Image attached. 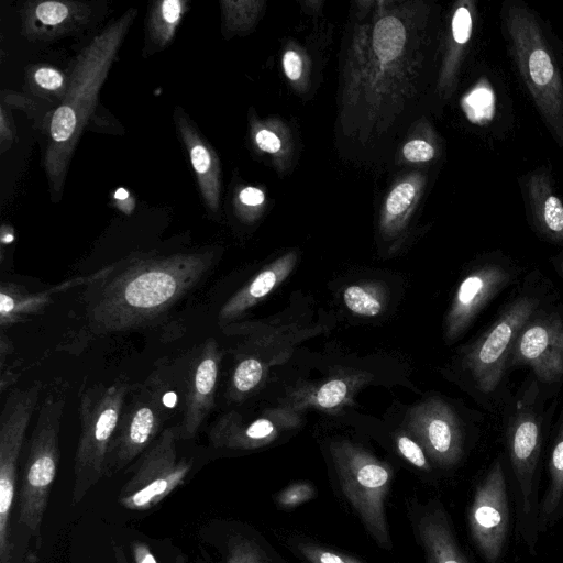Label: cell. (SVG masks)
<instances>
[{
    "mask_svg": "<svg viewBox=\"0 0 563 563\" xmlns=\"http://www.w3.org/2000/svg\"><path fill=\"white\" fill-rule=\"evenodd\" d=\"M211 252L169 255L139 254L124 261L123 269L102 280L89 294L87 316L97 333L141 327L168 310L187 295L209 271Z\"/></svg>",
    "mask_w": 563,
    "mask_h": 563,
    "instance_id": "1",
    "label": "cell"
},
{
    "mask_svg": "<svg viewBox=\"0 0 563 563\" xmlns=\"http://www.w3.org/2000/svg\"><path fill=\"white\" fill-rule=\"evenodd\" d=\"M136 13L135 8L129 9L80 51L68 76L66 96L51 114L43 168L54 202L63 196L76 145L95 113L101 87Z\"/></svg>",
    "mask_w": 563,
    "mask_h": 563,
    "instance_id": "2",
    "label": "cell"
},
{
    "mask_svg": "<svg viewBox=\"0 0 563 563\" xmlns=\"http://www.w3.org/2000/svg\"><path fill=\"white\" fill-rule=\"evenodd\" d=\"M505 27L519 75L553 137L563 145V79L541 24L529 8L510 3Z\"/></svg>",
    "mask_w": 563,
    "mask_h": 563,
    "instance_id": "3",
    "label": "cell"
},
{
    "mask_svg": "<svg viewBox=\"0 0 563 563\" xmlns=\"http://www.w3.org/2000/svg\"><path fill=\"white\" fill-rule=\"evenodd\" d=\"M66 395L49 390L41 400L36 422L27 441L18 495V523L35 540L41 539L42 521L59 462V432Z\"/></svg>",
    "mask_w": 563,
    "mask_h": 563,
    "instance_id": "4",
    "label": "cell"
},
{
    "mask_svg": "<svg viewBox=\"0 0 563 563\" xmlns=\"http://www.w3.org/2000/svg\"><path fill=\"white\" fill-rule=\"evenodd\" d=\"M130 386L124 379L95 384L80 391V433L74 459L71 504L82 500L104 476L107 453L125 406Z\"/></svg>",
    "mask_w": 563,
    "mask_h": 563,
    "instance_id": "5",
    "label": "cell"
},
{
    "mask_svg": "<svg viewBox=\"0 0 563 563\" xmlns=\"http://www.w3.org/2000/svg\"><path fill=\"white\" fill-rule=\"evenodd\" d=\"M341 489L376 542L390 548L385 514L391 472L384 463L350 444L333 448Z\"/></svg>",
    "mask_w": 563,
    "mask_h": 563,
    "instance_id": "6",
    "label": "cell"
},
{
    "mask_svg": "<svg viewBox=\"0 0 563 563\" xmlns=\"http://www.w3.org/2000/svg\"><path fill=\"white\" fill-rule=\"evenodd\" d=\"M178 428H165L154 443L141 455L132 476L118 495V503L125 509L144 511L159 504L180 486L191 463L178 459Z\"/></svg>",
    "mask_w": 563,
    "mask_h": 563,
    "instance_id": "7",
    "label": "cell"
},
{
    "mask_svg": "<svg viewBox=\"0 0 563 563\" xmlns=\"http://www.w3.org/2000/svg\"><path fill=\"white\" fill-rule=\"evenodd\" d=\"M161 387H141L125 404L110 443L104 476L110 477L142 455L162 433L167 416Z\"/></svg>",
    "mask_w": 563,
    "mask_h": 563,
    "instance_id": "8",
    "label": "cell"
},
{
    "mask_svg": "<svg viewBox=\"0 0 563 563\" xmlns=\"http://www.w3.org/2000/svg\"><path fill=\"white\" fill-rule=\"evenodd\" d=\"M538 307L532 297L515 300L474 343L465 355V365L484 393L498 386L515 341Z\"/></svg>",
    "mask_w": 563,
    "mask_h": 563,
    "instance_id": "9",
    "label": "cell"
},
{
    "mask_svg": "<svg viewBox=\"0 0 563 563\" xmlns=\"http://www.w3.org/2000/svg\"><path fill=\"white\" fill-rule=\"evenodd\" d=\"M509 504L503 465L496 461L475 489L468 510L472 540L486 563H498L509 532Z\"/></svg>",
    "mask_w": 563,
    "mask_h": 563,
    "instance_id": "10",
    "label": "cell"
},
{
    "mask_svg": "<svg viewBox=\"0 0 563 563\" xmlns=\"http://www.w3.org/2000/svg\"><path fill=\"white\" fill-rule=\"evenodd\" d=\"M514 365H526L543 382L563 376V319L556 316L528 322L515 341Z\"/></svg>",
    "mask_w": 563,
    "mask_h": 563,
    "instance_id": "11",
    "label": "cell"
},
{
    "mask_svg": "<svg viewBox=\"0 0 563 563\" xmlns=\"http://www.w3.org/2000/svg\"><path fill=\"white\" fill-rule=\"evenodd\" d=\"M221 352L212 338L207 340L201 352L190 366L184 401V413L177 426L179 439L196 437L214 405Z\"/></svg>",
    "mask_w": 563,
    "mask_h": 563,
    "instance_id": "12",
    "label": "cell"
},
{
    "mask_svg": "<svg viewBox=\"0 0 563 563\" xmlns=\"http://www.w3.org/2000/svg\"><path fill=\"white\" fill-rule=\"evenodd\" d=\"M22 34L32 42H48L75 34L92 18L87 2L30 1L21 9Z\"/></svg>",
    "mask_w": 563,
    "mask_h": 563,
    "instance_id": "13",
    "label": "cell"
},
{
    "mask_svg": "<svg viewBox=\"0 0 563 563\" xmlns=\"http://www.w3.org/2000/svg\"><path fill=\"white\" fill-rule=\"evenodd\" d=\"M507 440L521 507L530 515L534 507L533 483L541 442L540 423L530 408H518L509 423Z\"/></svg>",
    "mask_w": 563,
    "mask_h": 563,
    "instance_id": "14",
    "label": "cell"
},
{
    "mask_svg": "<svg viewBox=\"0 0 563 563\" xmlns=\"http://www.w3.org/2000/svg\"><path fill=\"white\" fill-rule=\"evenodd\" d=\"M510 274L488 264L471 272L460 284L446 318L450 340L459 336L478 312L509 283Z\"/></svg>",
    "mask_w": 563,
    "mask_h": 563,
    "instance_id": "15",
    "label": "cell"
},
{
    "mask_svg": "<svg viewBox=\"0 0 563 563\" xmlns=\"http://www.w3.org/2000/svg\"><path fill=\"white\" fill-rule=\"evenodd\" d=\"M413 426L432 459L443 466L455 464L462 454V433L451 408L441 401L431 402Z\"/></svg>",
    "mask_w": 563,
    "mask_h": 563,
    "instance_id": "16",
    "label": "cell"
},
{
    "mask_svg": "<svg viewBox=\"0 0 563 563\" xmlns=\"http://www.w3.org/2000/svg\"><path fill=\"white\" fill-rule=\"evenodd\" d=\"M174 118L195 170L205 206L208 210L217 212L220 205V167L218 157L186 113L177 108Z\"/></svg>",
    "mask_w": 563,
    "mask_h": 563,
    "instance_id": "17",
    "label": "cell"
},
{
    "mask_svg": "<svg viewBox=\"0 0 563 563\" xmlns=\"http://www.w3.org/2000/svg\"><path fill=\"white\" fill-rule=\"evenodd\" d=\"M525 197L537 232L552 243H563V202L548 172L536 170L527 177Z\"/></svg>",
    "mask_w": 563,
    "mask_h": 563,
    "instance_id": "18",
    "label": "cell"
},
{
    "mask_svg": "<svg viewBox=\"0 0 563 563\" xmlns=\"http://www.w3.org/2000/svg\"><path fill=\"white\" fill-rule=\"evenodd\" d=\"M417 530L427 563H470L441 506L424 510L417 520Z\"/></svg>",
    "mask_w": 563,
    "mask_h": 563,
    "instance_id": "19",
    "label": "cell"
},
{
    "mask_svg": "<svg viewBox=\"0 0 563 563\" xmlns=\"http://www.w3.org/2000/svg\"><path fill=\"white\" fill-rule=\"evenodd\" d=\"M275 432L274 423L266 418L243 424L234 413L219 417L213 423L209 440L216 448L253 449L266 443Z\"/></svg>",
    "mask_w": 563,
    "mask_h": 563,
    "instance_id": "20",
    "label": "cell"
},
{
    "mask_svg": "<svg viewBox=\"0 0 563 563\" xmlns=\"http://www.w3.org/2000/svg\"><path fill=\"white\" fill-rule=\"evenodd\" d=\"M291 264V258L284 257L258 273L247 286L238 291L223 305L219 312V319L221 321H231L268 295L287 276Z\"/></svg>",
    "mask_w": 563,
    "mask_h": 563,
    "instance_id": "21",
    "label": "cell"
},
{
    "mask_svg": "<svg viewBox=\"0 0 563 563\" xmlns=\"http://www.w3.org/2000/svg\"><path fill=\"white\" fill-rule=\"evenodd\" d=\"M187 11L183 0H158L151 4L146 19L145 49L148 54L165 48L175 37Z\"/></svg>",
    "mask_w": 563,
    "mask_h": 563,
    "instance_id": "22",
    "label": "cell"
},
{
    "mask_svg": "<svg viewBox=\"0 0 563 563\" xmlns=\"http://www.w3.org/2000/svg\"><path fill=\"white\" fill-rule=\"evenodd\" d=\"M54 290L29 292L11 283H2L0 290L1 327H10L26 317L40 312L51 302Z\"/></svg>",
    "mask_w": 563,
    "mask_h": 563,
    "instance_id": "23",
    "label": "cell"
},
{
    "mask_svg": "<svg viewBox=\"0 0 563 563\" xmlns=\"http://www.w3.org/2000/svg\"><path fill=\"white\" fill-rule=\"evenodd\" d=\"M549 472L550 485L542 500L539 516L542 529L556 510L563 496V423L552 448Z\"/></svg>",
    "mask_w": 563,
    "mask_h": 563,
    "instance_id": "24",
    "label": "cell"
},
{
    "mask_svg": "<svg viewBox=\"0 0 563 563\" xmlns=\"http://www.w3.org/2000/svg\"><path fill=\"white\" fill-rule=\"evenodd\" d=\"M26 82L33 93L60 103L66 96L69 77L53 66L36 65L27 70Z\"/></svg>",
    "mask_w": 563,
    "mask_h": 563,
    "instance_id": "25",
    "label": "cell"
},
{
    "mask_svg": "<svg viewBox=\"0 0 563 563\" xmlns=\"http://www.w3.org/2000/svg\"><path fill=\"white\" fill-rule=\"evenodd\" d=\"M406 32L402 23L394 16L380 19L373 32V44L376 56L382 63L397 58L405 45Z\"/></svg>",
    "mask_w": 563,
    "mask_h": 563,
    "instance_id": "26",
    "label": "cell"
},
{
    "mask_svg": "<svg viewBox=\"0 0 563 563\" xmlns=\"http://www.w3.org/2000/svg\"><path fill=\"white\" fill-rule=\"evenodd\" d=\"M343 300L352 312L360 316L374 317L383 309L380 298L369 287L350 286L343 292Z\"/></svg>",
    "mask_w": 563,
    "mask_h": 563,
    "instance_id": "27",
    "label": "cell"
},
{
    "mask_svg": "<svg viewBox=\"0 0 563 563\" xmlns=\"http://www.w3.org/2000/svg\"><path fill=\"white\" fill-rule=\"evenodd\" d=\"M263 372L262 363L254 357L240 361L232 375V395H243L253 390L262 380Z\"/></svg>",
    "mask_w": 563,
    "mask_h": 563,
    "instance_id": "28",
    "label": "cell"
},
{
    "mask_svg": "<svg viewBox=\"0 0 563 563\" xmlns=\"http://www.w3.org/2000/svg\"><path fill=\"white\" fill-rule=\"evenodd\" d=\"M297 548L301 555L310 563H364L350 555L312 543H300Z\"/></svg>",
    "mask_w": 563,
    "mask_h": 563,
    "instance_id": "29",
    "label": "cell"
},
{
    "mask_svg": "<svg viewBox=\"0 0 563 563\" xmlns=\"http://www.w3.org/2000/svg\"><path fill=\"white\" fill-rule=\"evenodd\" d=\"M224 563H264L260 549L250 540L236 538L230 542Z\"/></svg>",
    "mask_w": 563,
    "mask_h": 563,
    "instance_id": "30",
    "label": "cell"
},
{
    "mask_svg": "<svg viewBox=\"0 0 563 563\" xmlns=\"http://www.w3.org/2000/svg\"><path fill=\"white\" fill-rule=\"evenodd\" d=\"M252 2L221 1L224 26L229 30L242 27L250 20Z\"/></svg>",
    "mask_w": 563,
    "mask_h": 563,
    "instance_id": "31",
    "label": "cell"
},
{
    "mask_svg": "<svg viewBox=\"0 0 563 563\" xmlns=\"http://www.w3.org/2000/svg\"><path fill=\"white\" fill-rule=\"evenodd\" d=\"M346 394V384L341 379H332L319 388L316 402L322 408H334L344 400Z\"/></svg>",
    "mask_w": 563,
    "mask_h": 563,
    "instance_id": "32",
    "label": "cell"
},
{
    "mask_svg": "<svg viewBox=\"0 0 563 563\" xmlns=\"http://www.w3.org/2000/svg\"><path fill=\"white\" fill-rule=\"evenodd\" d=\"M416 189L410 183H401L389 194L386 201L387 213L391 217L402 213L412 202Z\"/></svg>",
    "mask_w": 563,
    "mask_h": 563,
    "instance_id": "33",
    "label": "cell"
},
{
    "mask_svg": "<svg viewBox=\"0 0 563 563\" xmlns=\"http://www.w3.org/2000/svg\"><path fill=\"white\" fill-rule=\"evenodd\" d=\"M314 488L308 483H297L285 490L278 497L277 503L284 508H294L314 496Z\"/></svg>",
    "mask_w": 563,
    "mask_h": 563,
    "instance_id": "34",
    "label": "cell"
},
{
    "mask_svg": "<svg viewBox=\"0 0 563 563\" xmlns=\"http://www.w3.org/2000/svg\"><path fill=\"white\" fill-rule=\"evenodd\" d=\"M473 30V18L466 7H459L452 19V34L455 43L464 45L468 42Z\"/></svg>",
    "mask_w": 563,
    "mask_h": 563,
    "instance_id": "35",
    "label": "cell"
},
{
    "mask_svg": "<svg viewBox=\"0 0 563 563\" xmlns=\"http://www.w3.org/2000/svg\"><path fill=\"white\" fill-rule=\"evenodd\" d=\"M397 448L400 454L416 467L424 471L430 468L422 449L411 438L399 435L397 438Z\"/></svg>",
    "mask_w": 563,
    "mask_h": 563,
    "instance_id": "36",
    "label": "cell"
},
{
    "mask_svg": "<svg viewBox=\"0 0 563 563\" xmlns=\"http://www.w3.org/2000/svg\"><path fill=\"white\" fill-rule=\"evenodd\" d=\"M402 153L410 162H427L433 158L434 148L423 140H412L404 146Z\"/></svg>",
    "mask_w": 563,
    "mask_h": 563,
    "instance_id": "37",
    "label": "cell"
},
{
    "mask_svg": "<svg viewBox=\"0 0 563 563\" xmlns=\"http://www.w3.org/2000/svg\"><path fill=\"white\" fill-rule=\"evenodd\" d=\"M15 139V128L12 117L4 104L0 108V144L1 152L7 151Z\"/></svg>",
    "mask_w": 563,
    "mask_h": 563,
    "instance_id": "38",
    "label": "cell"
},
{
    "mask_svg": "<svg viewBox=\"0 0 563 563\" xmlns=\"http://www.w3.org/2000/svg\"><path fill=\"white\" fill-rule=\"evenodd\" d=\"M285 74L290 80H297L301 76L302 63L296 52L288 51L283 57Z\"/></svg>",
    "mask_w": 563,
    "mask_h": 563,
    "instance_id": "39",
    "label": "cell"
},
{
    "mask_svg": "<svg viewBox=\"0 0 563 563\" xmlns=\"http://www.w3.org/2000/svg\"><path fill=\"white\" fill-rule=\"evenodd\" d=\"M257 146L268 153H276L280 150V141L276 134L268 130H261L255 135Z\"/></svg>",
    "mask_w": 563,
    "mask_h": 563,
    "instance_id": "40",
    "label": "cell"
},
{
    "mask_svg": "<svg viewBox=\"0 0 563 563\" xmlns=\"http://www.w3.org/2000/svg\"><path fill=\"white\" fill-rule=\"evenodd\" d=\"M265 199L262 190L255 187H245L239 194V200L242 205L247 207H255L261 205Z\"/></svg>",
    "mask_w": 563,
    "mask_h": 563,
    "instance_id": "41",
    "label": "cell"
},
{
    "mask_svg": "<svg viewBox=\"0 0 563 563\" xmlns=\"http://www.w3.org/2000/svg\"><path fill=\"white\" fill-rule=\"evenodd\" d=\"M135 563H157L154 555L144 543L136 542L132 547Z\"/></svg>",
    "mask_w": 563,
    "mask_h": 563,
    "instance_id": "42",
    "label": "cell"
},
{
    "mask_svg": "<svg viewBox=\"0 0 563 563\" xmlns=\"http://www.w3.org/2000/svg\"><path fill=\"white\" fill-rule=\"evenodd\" d=\"M113 549H114V556H115L117 563H128L122 549L118 545L113 547Z\"/></svg>",
    "mask_w": 563,
    "mask_h": 563,
    "instance_id": "43",
    "label": "cell"
},
{
    "mask_svg": "<svg viewBox=\"0 0 563 563\" xmlns=\"http://www.w3.org/2000/svg\"><path fill=\"white\" fill-rule=\"evenodd\" d=\"M559 272L561 273V275L563 276V260L559 263Z\"/></svg>",
    "mask_w": 563,
    "mask_h": 563,
    "instance_id": "44",
    "label": "cell"
}]
</instances>
